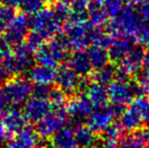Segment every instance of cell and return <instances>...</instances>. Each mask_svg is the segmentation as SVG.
Instances as JSON below:
<instances>
[{"instance_id":"24","label":"cell","mask_w":149,"mask_h":148,"mask_svg":"<svg viewBox=\"0 0 149 148\" xmlns=\"http://www.w3.org/2000/svg\"><path fill=\"white\" fill-rule=\"evenodd\" d=\"M120 136H121V130L119 127L111 125L104 131V135L98 148H117Z\"/></svg>"},{"instance_id":"43","label":"cell","mask_w":149,"mask_h":148,"mask_svg":"<svg viewBox=\"0 0 149 148\" xmlns=\"http://www.w3.org/2000/svg\"><path fill=\"white\" fill-rule=\"evenodd\" d=\"M0 1L2 2L3 5L9 6V7L12 8H16V7H19L22 0H0Z\"/></svg>"},{"instance_id":"12","label":"cell","mask_w":149,"mask_h":148,"mask_svg":"<svg viewBox=\"0 0 149 148\" xmlns=\"http://www.w3.org/2000/svg\"><path fill=\"white\" fill-rule=\"evenodd\" d=\"M93 106L90 103L86 95H79L69 101L67 106V115H69L74 122H81L84 119L88 118L92 112Z\"/></svg>"},{"instance_id":"26","label":"cell","mask_w":149,"mask_h":148,"mask_svg":"<svg viewBox=\"0 0 149 148\" xmlns=\"http://www.w3.org/2000/svg\"><path fill=\"white\" fill-rule=\"evenodd\" d=\"M18 140L24 142V144L29 145L31 148L38 147L41 143L40 135L38 134L37 130L31 126H24L19 132L17 133Z\"/></svg>"},{"instance_id":"23","label":"cell","mask_w":149,"mask_h":148,"mask_svg":"<svg viewBox=\"0 0 149 148\" xmlns=\"http://www.w3.org/2000/svg\"><path fill=\"white\" fill-rule=\"evenodd\" d=\"M117 76V70L114 66L107 64L106 66L102 68L95 69V71L91 74L92 82L98 83L102 85H109L115 80V77Z\"/></svg>"},{"instance_id":"27","label":"cell","mask_w":149,"mask_h":148,"mask_svg":"<svg viewBox=\"0 0 149 148\" xmlns=\"http://www.w3.org/2000/svg\"><path fill=\"white\" fill-rule=\"evenodd\" d=\"M113 40H114V38L110 33L104 32L100 28H92L91 36H90V43H92V45L108 49Z\"/></svg>"},{"instance_id":"42","label":"cell","mask_w":149,"mask_h":148,"mask_svg":"<svg viewBox=\"0 0 149 148\" xmlns=\"http://www.w3.org/2000/svg\"><path fill=\"white\" fill-rule=\"evenodd\" d=\"M6 148H31L29 145L24 144V142L19 140H13V141H10L7 145H6Z\"/></svg>"},{"instance_id":"21","label":"cell","mask_w":149,"mask_h":148,"mask_svg":"<svg viewBox=\"0 0 149 148\" xmlns=\"http://www.w3.org/2000/svg\"><path fill=\"white\" fill-rule=\"evenodd\" d=\"M87 55H88L93 69L104 67L107 64H109V61H110L108 49L98 47V46L92 45L87 51Z\"/></svg>"},{"instance_id":"49","label":"cell","mask_w":149,"mask_h":148,"mask_svg":"<svg viewBox=\"0 0 149 148\" xmlns=\"http://www.w3.org/2000/svg\"><path fill=\"white\" fill-rule=\"evenodd\" d=\"M59 1H62V2H65V3H71V2L73 1V0H59Z\"/></svg>"},{"instance_id":"10","label":"cell","mask_w":149,"mask_h":148,"mask_svg":"<svg viewBox=\"0 0 149 148\" xmlns=\"http://www.w3.org/2000/svg\"><path fill=\"white\" fill-rule=\"evenodd\" d=\"M55 82L57 83L58 88L67 95L72 94L80 89L81 79L74 70L71 69L68 65H64L57 70Z\"/></svg>"},{"instance_id":"28","label":"cell","mask_w":149,"mask_h":148,"mask_svg":"<svg viewBox=\"0 0 149 148\" xmlns=\"http://www.w3.org/2000/svg\"><path fill=\"white\" fill-rule=\"evenodd\" d=\"M124 0H104L102 7L109 17L115 18L122 12L124 8Z\"/></svg>"},{"instance_id":"22","label":"cell","mask_w":149,"mask_h":148,"mask_svg":"<svg viewBox=\"0 0 149 148\" xmlns=\"http://www.w3.org/2000/svg\"><path fill=\"white\" fill-rule=\"evenodd\" d=\"M88 22L93 28H102L109 22V15L102 5H94L89 4L88 6Z\"/></svg>"},{"instance_id":"53","label":"cell","mask_w":149,"mask_h":148,"mask_svg":"<svg viewBox=\"0 0 149 148\" xmlns=\"http://www.w3.org/2000/svg\"><path fill=\"white\" fill-rule=\"evenodd\" d=\"M124 1H130V0H124Z\"/></svg>"},{"instance_id":"16","label":"cell","mask_w":149,"mask_h":148,"mask_svg":"<svg viewBox=\"0 0 149 148\" xmlns=\"http://www.w3.org/2000/svg\"><path fill=\"white\" fill-rule=\"evenodd\" d=\"M4 127L9 132V134L18 133L26 126V119L24 113L15 108H10L2 114V120Z\"/></svg>"},{"instance_id":"18","label":"cell","mask_w":149,"mask_h":148,"mask_svg":"<svg viewBox=\"0 0 149 148\" xmlns=\"http://www.w3.org/2000/svg\"><path fill=\"white\" fill-rule=\"evenodd\" d=\"M86 97L94 108H104L109 101L108 88L104 85L92 82L86 88Z\"/></svg>"},{"instance_id":"14","label":"cell","mask_w":149,"mask_h":148,"mask_svg":"<svg viewBox=\"0 0 149 148\" xmlns=\"http://www.w3.org/2000/svg\"><path fill=\"white\" fill-rule=\"evenodd\" d=\"M68 66L79 76H87L92 73L93 69L87 52L83 50H76L71 54L68 59Z\"/></svg>"},{"instance_id":"25","label":"cell","mask_w":149,"mask_h":148,"mask_svg":"<svg viewBox=\"0 0 149 148\" xmlns=\"http://www.w3.org/2000/svg\"><path fill=\"white\" fill-rule=\"evenodd\" d=\"M93 133L94 132L89 127L78 126L77 128H75L74 135L77 146L81 148H89L94 142Z\"/></svg>"},{"instance_id":"9","label":"cell","mask_w":149,"mask_h":148,"mask_svg":"<svg viewBox=\"0 0 149 148\" xmlns=\"http://www.w3.org/2000/svg\"><path fill=\"white\" fill-rule=\"evenodd\" d=\"M143 56V47L141 46L133 47L130 53L119 63L118 69H116L118 78L127 79L132 75L137 74L142 68Z\"/></svg>"},{"instance_id":"48","label":"cell","mask_w":149,"mask_h":148,"mask_svg":"<svg viewBox=\"0 0 149 148\" xmlns=\"http://www.w3.org/2000/svg\"><path fill=\"white\" fill-rule=\"evenodd\" d=\"M42 1L44 2V3H47V4H51V3H53L55 0H42Z\"/></svg>"},{"instance_id":"3","label":"cell","mask_w":149,"mask_h":148,"mask_svg":"<svg viewBox=\"0 0 149 148\" xmlns=\"http://www.w3.org/2000/svg\"><path fill=\"white\" fill-rule=\"evenodd\" d=\"M62 22L53 8H43L30 18L33 32L40 35L45 41L53 39L60 32Z\"/></svg>"},{"instance_id":"40","label":"cell","mask_w":149,"mask_h":148,"mask_svg":"<svg viewBox=\"0 0 149 148\" xmlns=\"http://www.w3.org/2000/svg\"><path fill=\"white\" fill-rule=\"evenodd\" d=\"M142 71L149 75V49L144 52L143 60H142Z\"/></svg>"},{"instance_id":"35","label":"cell","mask_w":149,"mask_h":148,"mask_svg":"<svg viewBox=\"0 0 149 148\" xmlns=\"http://www.w3.org/2000/svg\"><path fill=\"white\" fill-rule=\"evenodd\" d=\"M53 10L62 22L68 20L71 16V7L69 6L68 3H65V2L58 1L54 5Z\"/></svg>"},{"instance_id":"51","label":"cell","mask_w":149,"mask_h":148,"mask_svg":"<svg viewBox=\"0 0 149 148\" xmlns=\"http://www.w3.org/2000/svg\"><path fill=\"white\" fill-rule=\"evenodd\" d=\"M142 148H149V144L146 145V146H144V147H142Z\"/></svg>"},{"instance_id":"50","label":"cell","mask_w":149,"mask_h":148,"mask_svg":"<svg viewBox=\"0 0 149 148\" xmlns=\"http://www.w3.org/2000/svg\"><path fill=\"white\" fill-rule=\"evenodd\" d=\"M136 2H138V3H142V2H146V1H149V0H135Z\"/></svg>"},{"instance_id":"33","label":"cell","mask_w":149,"mask_h":148,"mask_svg":"<svg viewBox=\"0 0 149 148\" xmlns=\"http://www.w3.org/2000/svg\"><path fill=\"white\" fill-rule=\"evenodd\" d=\"M133 105L138 108L141 114L142 120L149 125V99L138 97L133 101Z\"/></svg>"},{"instance_id":"47","label":"cell","mask_w":149,"mask_h":148,"mask_svg":"<svg viewBox=\"0 0 149 148\" xmlns=\"http://www.w3.org/2000/svg\"><path fill=\"white\" fill-rule=\"evenodd\" d=\"M144 136H145V139H148L149 140V128L144 132Z\"/></svg>"},{"instance_id":"46","label":"cell","mask_w":149,"mask_h":148,"mask_svg":"<svg viewBox=\"0 0 149 148\" xmlns=\"http://www.w3.org/2000/svg\"><path fill=\"white\" fill-rule=\"evenodd\" d=\"M144 89H145V92H148L149 93V79L147 80V82H146L145 86H144Z\"/></svg>"},{"instance_id":"39","label":"cell","mask_w":149,"mask_h":148,"mask_svg":"<svg viewBox=\"0 0 149 148\" xmlns=\"http://www.w3.org/2000/svg\"><path fill=\"white\" fill-rule=\"evenodd\" d=\"M9 54H11V52H10V46L4 41V39L0 40V62L5 57H7Z\"/></svg>"},{"instance_id":"2","label":"cell","mask_w":149,"mask_h":148,"mask_svg":"<svg viewBox=\"0 0 149 148\" xmlns=\"http://www.w3.org/2000/svg\"><path fill=\"white\" fill-rule=\"evenodd\" d=\"M93 26L86 22L70 20L64 28L62 42L67 49L84 50L90 44V36Z\"/></svg>"},{"instance_id":"13","label":"cell","mask_w":149,"mask_h":148,"mask_svg":"<svg viewBox=\"0 0 149 148\" xmlns=\"http://www.w3.org/2000/svg\"><path fill=\"white\" fill-rule=\"evenodd\" d=\"M114 117L111 108H97L95 111L90 113L87 118V124L93 132H104L112 125Z\"/></svg>"},{"instance_id":"41","label":"cell","mask_w":149,"mask_h":148,"mask_svg":"<svg viewBox=\"0 0 149 148\" xmlns=\"http://www.w3.org/2000/svg\"><path fill=\"white\" fill-rule=\"evenodd\" d=\"M9 132L6 130V128L4 127L3 123L0 121V143H3L4 141H6L9 137Z\"/></svg>"},{"instance_id":"1","label":"cell","mask_w":149,"mask_h":148,"mask_svg":"<svg viewBox=\"0 0 149 148\" xmlns=\"http://www.w3.org/2000/svg\"><path fill=\"white\" fill-rule=\"evenodd\" d=\"M142 19L138 9L132 5L124 6L122 12L117 17L113 18L109 26V33L113 38H134Z\"/></svg>"},{"instance_id":"5","label":"cell","mask_w":149,"mask_h":148,"mask_svg":"<svg viewBox=\"0 0 149 148\" xmlns=\"http://www.w3.org/2000/svg\"><path fill=\"white\" fill-rule=\"evenodd\" d=\"M67 50L61 39H50L37 50L35 59L39 64L55 68L64 61Z\"/></svg>"},{"instance_id":"44","label":"cell","mask_w":149,"mask_h":148,"mask_svg":"<svg viewBox=\"0 0 149 148\" xmlns=\"http://www.w3.org/2000/svg\"><path fill=\"white\" fill-rule=\"evenodd\" d=\"M8 78H9V75H8V73L6 72L3 64L0 62V84L5 83Z\"/></svg>"},{"instance_id":"36","label":"cell","mask_w":149,"mask_h":148,"mask_svg":"<svg viewBox=\"0 0 149 148\" xmlns=\"http://www.w3.org/2000/svg\"><path fill=\"white\" fill-rule=\"evenodd\" d=\"M51 87L50 85L47 84H35V86H33L31 89V93L33 94V97H39V99H49L50 91H51Z\"/></svg>"},{"instance_id":"20","label":"cell","mask_w":149,"mask_h":148,"mask_svg":"<svg viewBox=\"0 0 149 148\" xmlns=\"http://www.w3.org/2000/svg\"><path fill=\"white\" fill-rule=\"evenodd\" d=\"M53 146L56 148H78L75 140L74 131L63 127L53 135Z\"/></svg>"},{"instance_id":"15","label":"cell","mask_w":149,"mask_h":148,"mask_svg":"<svg viewBox=\"0 0 149 148\" xmlns=\"http://www.w3.org/2000/svg\"><path fill=\"white\" fill-rule=\"evenodd\" d=\"M29 79L33 81L35 84H47L51 85L55 82L57 70L54 67L46 65H39L31 66V69L28 71Z\"/></svg>"},{"instance_id":"34","label":"cell","mask_w":149,"mask_h":148,"mask_svg":"<svg viewBox=\"0 0 149 148\" xmlns=\"http://www.w3.org/2000/svg\"><path fill=\"white\" fill-rule=\"evenodd\" d=\"M50 103L52 108H62L65 107L66 94L59 88H52L49 94Z\"/></svg>"},{"instance_id":"8","label":"cell","mask_w":149,"mask_h":148,"mask_svg":"<svg viewBox=\"0 0 149 148\" xmlns=\"http://www.w3.org/2000/svg\"><path fill=\"white\" fill-rule=\"evenodd\" d=\"M30 28L29 15L24 13L17 14L6 28L4 32V41L9 46H16L22 43L28 37Z\"/></svg>"},{"instance_id":"7","label":"cell","mask_w":149,"mask_h":148,"mask_svg":"<svg viewBox=\"0 0 149 148\" xmlns=\"http://www.w3.org/2000/svg\"><path fill=\"white\" fill-rule=\"evenodd\" d=\"M67 117V108H52L51 112L37 123V132L40 137L49 138L64 127Z\"/></svg>"},{"instance_id":"4","label":"cell","mask_w":149,"mask_h":148,"mask_svg":"<svg viewBox=\"0 0 149 148\" xmlns=\"http://www.w3.org/2000/svg\"><path fill=\"white\" fill-rule=\"evenodd\" d=\"M109 99L113 104L119 106H125L133 103L135 97H141L145 92L143 87L137 81H127V79H115L108 88Z\"/></svg>"},{"instance_id":"30","label":"cell","mask_w":149,"mask_h":148,"mask_svg":"<svg viewBox=\"0 0 149 148\" xmlns=\"http://www.w3.org/2000/svg\"><path fill=\"white\" fill-rule=\"evenodd\" d=\"M145 140L144 133H136L124 139L118 148H142Z\"/></svg>"},{"instance_id":"29","label":"cell","mask_w":149,"mask_h":148,"mask_svg":"<svg viewBox=\"0 0 149 148\" xmlns=\"http://www.w3.org/2000/svg\"><path fill=\"white\" fill-rule=\"evenodd\" d=\"M15 15L16 14L14 11V8L5 5L0 7V35L4 34L7 26Z\"/></svg>"},{"instance_id":"45","label":"cell","mask_w":149,"mask_h":148,"mask_svg":"<svg viewBox=\"0 0 149 148\" xmlns=\"http://www.w3.org/2000/svg\"><path fill=\"white\" fill-rule=\"evenodd\" d=\"M104 0H89V4H94V5H102Z\"/></svg>"},{"instance_id":"6","label":"cell","mask_w":149,"mask_h":148,"mask_svg":"<svg viewBox=\"0 0 149 148\" xmlns=\"http://www.w3.org/2000/svg\"><path fill=\"white\" fill-rule=\"evenodd\" d=\"M2 89L9 105L12 107L26 103L30 99L33 86L30 79L15 76L6 81Z\"/></svg>"},{"instance_id":"31","label":"cell","mask_w":149,"mask_h":148,"mask_svg":"<svg viewBox=\"0 0 149 148\" xmlns=\"http://www.w3.org/2000/svg\"><path fill=\"white\" fill-rule=\"evenodd\" d=\"M44 2L42 0H22L19 7L22 8V13L26 15H33L43 9Z\"/></svg>"},{"instance_id":"52","label":"cell","mask_w":149,"mask_h":148,"mask_svg":"<svg viewBox=\"0 0 149 148\" xmlns=\"http://www.w3.org/2000/svg\"><path fill=\"white\" fill-rule=\"evenodd\" d=\"M48 148H56V147H54V146H53V147H48Z\"/></svg>"},{"instance_id":"19","label":"cell","mask_w":149,"mask_h":148,"mask_svg":"<svg viewBox=\"0 0 149 148\" xmlns=\"http://www.w3.org/2000/svg\"><path fill=\"white\" fill-rule=\"evenodd\" d=\"M143 122L141 114L138 108L132 104V106L127 110H124L120 118V125L123 129L127 131H134Z\"/></svg>"},{"instance_id":"38","label":"cell","mask_w":149,"mask_h":148,"mask_svg":"<svg viewBox=\"0 0 149 148\" xmlns=\"http://www.w3.org/2000/svg\"><path fill=\"white\" fill-rule=\"evenodd\" d=\"M11 108V106L9 105V103H8L7 99H6L5 94H4L3 92V89H2V87L0 88V114H3V113H5L7 111L8 109H10Z\"/></svg>"},{"instance_id":"32","label":"cell","mask_w":149,"mask_h":148,"mask_svg":"<svg viewBox=\"0 0 149 148\" xmlns=\"http://www.w3.org/2000/svg\"><path fill=\"white\" fill-rule=\"evenodd\" d=\"M134 39L139 44V46L149 49V22H142L134 36Z\"/></svg>"},{"instance_id":"11","label":"cell","mask_w":149,"mask_h":148,"mask_svg":"<svg viewBox=\"0 0 149 148\" xmlns=\"http://www.w3.org/2000/svg\"><path fill=\"white\" fill-rule=\"evenodd\" d=\"M52 110V106L48 99H39L33 97L24 103V113L26 121L31 123H38L45 118Z\"/></svg>"},{"instance_id":"17","label":"cell","mask_w":149,"mask_h":148,"mask_svg":"<svg viewBox=\"0 0 149 148\" xmlns=\"http://www.w3.org/2000/svg\"><path fill=\"white\" fill-rule=\"evenodd\" d=\"M134 45L130 39L117 38L114 39L108 48L109 58L114 63H120L133 49Z\"/></svg>"},{"instance_id":"37","label":"cell","mask_w":149,"mask_h":148,"mask_svg":"<svg viewBox=\"0 0 149 148\" xmlns=\"http://www.w3.org/2000/svg\"><path fill=\"white\" fill-rule=\"evenodd\" d=\"M138 12H139V15L141 17L142 22H149V1L140 3Z\"/></svg>"}]
</instances>
